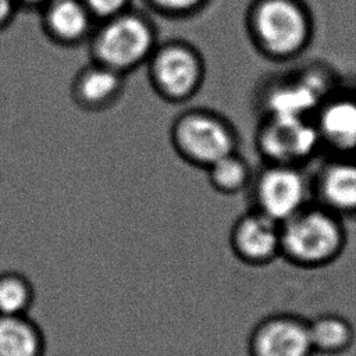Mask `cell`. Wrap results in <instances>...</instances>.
<instances>
[{"label": "cell", "instance_id": "cell-1", "mask_svg": "<svg viewBox=\"0 0 356 356\" xmlns=\"http://www.w3.org/2000/svg\"><path fill=\"white\" fill-rule=\"evenodd\" d=\"M245 28L252 46L267 60L299 58L314 38V17L305 0H250Z\"/></svg>", "mask_w": 356, "mask_h": 356}, {"label": "cell", "instance_id": "cell-2", "mask_svg": "<svg viewBox=\"0 0 356 356\" xmlns=\"http://www.w3.org/2000/svg\"><path fill=\"white\" fill-rule=\"evenodd\" d=\"M159 42L152 14L131 6L97 21L86 47L89 60L127 76L146 65Z\"/></svg>", "mask_w": 356, "mask_h": 356}, {"label": "cell", "instance_id": "cell-3", "mask_svg": "<svg viewBox=\"0 0 356 356\" xmlns=\"http://www.w3.org/2000/svg\"><path fill=\"white\" fill-rule=\"evenodd\" d=\"M346 243L345 220L316 202L281 224V259L299 268L318 270L334 264Z\"/></svg>", "mask_w": 356, "mask_h": 356}, {"label": "cell", "instance_id": "cell-4", "mask_svg": "<svg viewBox=\"0 0 356 356\" xmlns=\"http://www.w3.org/2000/svg\"><path fill=\"white\" fill-rule=\"evenodd\" d=\"M170 143L186 164L206 170L218 159L239 150V134L221 113L195 107L181 111L171 122Z\"/></svg>", "mask_w": 356, "mask_h": 356}, {"label": "cell", "instance_id": "cell-5", "mask_svg": "<svg viewBox=\"0 0 356 356\" xmlns=\"http://www.w3.org/2000/svg\"><path fill=\"white\" fill-rule=\"evenodd\" d=\"M325 64H307L268 78L259 89L260 115L313 118L323 100L339 85Z\"/></svg>", "mask_w": 356, "mask_h": 356}, {"label": "cell", "instance_id": "cell-6", "mask_svg": "<svg viewBox=\"0 0 356 356\" xmlns=\"http://www.w3.org/2000/svg\"><path fill=\"white\" fill-rule=\"evenodd\" d=\"M145 68L153 92L170 104L189 102L202 89L206 78L202 51L179 38L159 42Z\"/></svg>", "mask_w": 356, "mask_h": 356}, {"label": "cell", "instance_id": "cell-7", "mask_svg": "<svg viewBox=\"0 0 356 356\" xmlns=\"http://www.w3.org/2000/svg\"><path fill=\"white\" fill-rule=\"evenodd\" d=\"M250 209L282 224L313 202L312 177L306 167L263 163L248 188Z\"/></svg>", "mask_w": 356, "mask_h": 356}, {"label": "cell", "instance_id": "cell-8", "mask_svg": "<svg viewBox=\"0 0 356 356\" xmlns=\"http://www.w3.org/2000/svg\"><path fill=\"white\" fill-rule=\"evenodd\" d=\"M254 145L263 163L306 167L321 150L313 118L260 115Z\"/></svg>", "mask_w": 356, "mask_h": 356}, {"label": "cell", "instance_id": "cell-9", "mask_svg": "<svg viewBox=\"0 0 356 356\" xmlns=\"http://www.w3.org/2000/svg\"><path fill=\"white\" fill-rule=\"evenodd\" d=\"M248 356H316L307 318L280 312L260 318L248 337Z\"/></svg>", "mask_w": 356, "mask_h": 356}, {"label": "cell", "instance_id": "cell-10", "mask_svg": "<svg viewBox=\"0 0 356 356\" xmlns=\"http://www.w3.org/2000/svg\"><path fill=\"white\" fill-rule=\"evenodd\" d=\"M313 122L330 156H356V86L339 83L316 110Z\"/></svg>", "mask_w": 356, "mask_h": 356}, {"label": "cell", "instance_id": "cell-11", "mask_svg": "<svg viewBox=\"0 0 356 356\" xmlns=\"http://www.w3.org/2000/svg\"><path fill=\"white\" fill-rule=\"evenodd\" d=\"M232 254L249 267H266L281 257V224L249 209L229 229Z\"/></svg>", "mask_w": 356, "mask_h": 356}, {"label": "cell", "instance_id": "cell-12", "mask_svg": "<svg viewBox=\"0 0 356 356\" xmlns=\"http://www.w3.org/2000/svg\"><path fill=\"white\" fill-rule=\"evenodd\" d=\"M313 202L342 220L356 218V156H330L312 175Z\"/></svg>", "mask_w": 356, "mask_h": 356}, {"label": "cell", "instance_id": "cell-13", "mask_svg": "<svg viewBox=\"0 0 356 356\" xmlns=\"http://www.w3.org/2000/svg\"><path fill=\"white\" fill-rule=\"evenodd\" d=\"M125 86V75L89 60L74 74L70 83V97L82 111L103 113L121 100Z\"/></svg>", "mask_w": 356, "mask_h": 356}, {"label": "cell", "instance_id": "cell-14", "mask_svg": "<svg viewBox=\"0 0 356 356\" xmlns=\"http://www.w3.org/2000/svg\"><path fill=\"white\" fill-rule=\"evenodd\" d=\"M38 14L44 38L64 49L86 44L97 24L81 0H51Z\"/></svg>", "mask_w": 356, "mask_h": 356}, {"label": "cell", "instance_id": "cell-15", "mask_svg": "<svg viewBox=\"0 0 356 356\" xmlns=\"http://www.w3.org/2000/svg\"><path fill=\"white\" fill-rule=\"evenodd\" d=\"M307 324L314 355L339 356L355 345V324L341 313L324 312L307 318Z\"/></svg>", "mask_w": 356, "mask_h": 356}, {"label": "cell", "instance_id": "cell-16", "mask_svg": "<svg viewBox=\"0 0 356 356\" xmlns=\"http://www.w3.org/2000/svg\"><path fill=\"white\" fill-rule=\"evenodd\" d=\"M40 327L26 316H0V356H44Z\"/></svg>", "mask_w": 356, "mask_h": 356}, {"label": "cell", "instance_id": "cell-17", "mask_svg": "<svg viewBox=\"0 0 356 356\" xmlns=\"http://www.w3.org/2000/svg\"><path fill=\"white\" fill-rule=\"evenodd\" d=\"M204 171L209 185L217 193L234 196L248 191L254 168L238 150L218 159Z\"/></svg>", "mask_w": 356, "mask_h": 356}, {"label": "cell", "instance_id": "cell-18", "mask_svg": "<svg viewBox=\"0 0 356 356\" xmlns=\"http://www.w3.org/2000/svg\"><path fill=\"white\" fill-rule=\"evenodd\" d=\"M35 300L31 280L18 271L0 274V316H26Z\"/></svg>", "mask_w": 356, "mask_h": 356}, {"label": "cell", "instance_id": "cell-19", "mask_svg": "<svg viewBox=\"0 0 356 356\" xmlns=\"http://www.w3.org/2000/svg\"><path fill=\"white\" fill-rule=\"evenodd\" d=\"M211 0H142L146 11L165 19H188L200 14Z\"/></svg>", "mask_w": 356, "mask_h": 356}, {"label": "cell", "instance_id": "cell-20", "mask_svg": "<svg viewBox=\"0 0 356 356\" xmlns=\"http://www.w3.org/2000/svg\"><path fill=\"white\" fill-rule=\"evenodd\" d=\"M97 21L114 15L132 6V0H81Z\"/></svg>", "mask_w": 356, "mask_h": 356}, {"label": "cell", "instance_id": "cell-21", "mask_svg": "<svg viewBox=\"0 0 356 356\" xmlns=\"http://www.w3.org/2000/svg\"><path fill=\"white\" fill-rule=\"evenodd\" d=\"M19 8L15 0H0V32H4L14 22Z\"/></svg>", "mask_w": 356, "mask_h": 356}, {"label": "cell", "instance_id": "cell-22", "mask_svg": "<svg viewBox=\"0 0 356 356\" xmlns=\"http://www.w3.org/2000/svg\"><path fill=\"white\" fill-rule=\"evenodd\" d=\"M15 1L18 4L19 11L25 10V11H36V13H39L51 0H15Z\"/></svg>", "mask_w": 356, "mask_h": 356}]
</instances>
